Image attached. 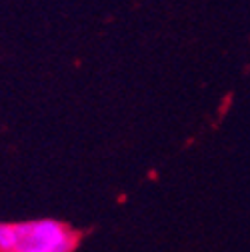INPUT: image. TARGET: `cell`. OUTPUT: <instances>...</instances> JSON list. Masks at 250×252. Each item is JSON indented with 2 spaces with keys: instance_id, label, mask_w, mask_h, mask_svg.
<instances>
[{
  "instance_id": "obj_1",
  "label": "cell",
  "mask_w": 250,
  "mask_h": 252,
  "mask_svg": "<svg viewBox=\"0 0 250 252\" xmlns=\"http://www.w3.org/2000/svg\"><path fill=\"white\" fill-rule=\"evenodd\" d=\"M84 232L58 218L0 222V252H76Z\"/></svg>"
}]
</instances>
